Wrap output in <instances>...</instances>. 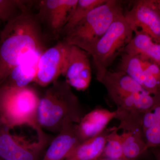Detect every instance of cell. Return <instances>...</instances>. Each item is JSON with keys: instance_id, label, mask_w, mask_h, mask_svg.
<instances>
[{"instance_id": "obj_3", "label": "cell", "mask_w": 160, "mask_h": 160, "mask_svg": "<svg viewBox=\"0 0 160 160\" xmlns=\"http://www.w3.org/2000/svg\"><path fill=\"white\" fill-rule=\"evenodd\" d=\"M40 95L32 86H0V121L10 129L27 126L34 129L38 138L46 135L38 122Z\"/></svg>"}, {"instance_id": "obj_14", "label": "cell", "mask_w": 160, "mask_h": 160, "mask_svg": "<svg viewBox=\"0 0 160 160\" xmlns=\"http://www.w3.org/2000/svg\"><path fill=\"white\" fill-rule=\"evenodd\" d=\"M119 70L124 72L146 91L160 92V86L154 78L144 68L142 59L138 55L124 53L120 62Z\"/></svg>"}, {"instance_id": "obj_13", "label": "cell", "mask_w": 160, "mask_h": 160, "mask_svg": "<svg viewBox=\"0 0 160 160\" xmlns=\"http://www.w3.org/2000/svg\"><path fill=\"white\" fill-rule=\"evenodd\" d=\"M115 110L102 108L93 109L84 115L77 124V132L81 143L97 136L106 129L109 123L115 119Z\"/></svg>"}, {"instance_id": "obj_18", "label": "cell", "mask_w": 160, "mask_h": 160, "mask_svg": "<svg viewBox=\"0 0 160 160\" xmlns=\"http://www.w3.org/2000/svg\"><path fill=\"white\" fill-rule=\"evenodd\" d=\"M111 128L106 129L97 136L80 143L65 160H96L100 158Z\"/></svg>"}, {"instance_id": "obj_17", "label": "cell", "mask_w": 160, "mask_h": 160, "mask_svg": "<svg viewBox=\"0 0 160 160\" xmlns=\"http://www.w3.org/2000/svg\"><path fill=\"white\" fill-rule=\"evenodd\" d=\"M160 103V92L147 91L135 92L126 97L117 106V109L143 115Z\"/></svg>"}, {"instance_id": "obj_1", "label": "cell", "mask_w": 160, "mask_h": 160, "mask_svg": "<svg viewBox=\"0 0 160 160\" xmlns=\"http://www.w3.org/2000/svg\"><path fill=\"white\" fill-rule=\"evenodd\" d=\"M45 50L42 25L30 8L6 23L0 33V86L26 57Z\"/></svg>"}, {"instance_id": "obj_22", "label": "cell", "mask_w": 160, "mask_h": 160, "mask_svg": "<svg viewBox=\"0 0 160 160\" xmlns=\"http://www.w3.org/2000/svg\"><path fill=\"white\" fill-rule=\"evenodd\" d=\"M116 127L111 128L106 139V146L100 158L110 160L124 159L123 140L121 133Z\"/></svg>"}, {"instance_id": "obj_27", "label": "cell", "mask_w": 160, "mask_h": 160, "mask_svg": "<svg viewBox=\"0 0 160 160\" xmlns=\"http://www.w3.org/2000/svg\"><path fill=\"white\" fill-rule=\"evenodd\" d=\"M96 160H127L126 159H119V160H110V159H106V158H99L98 159Z\"/></svg>"}, {"instance_id": "obj_15", "label": "cell", "mask_w": 160, "mask_h": 160, "mask_svg": "<svg viewBox=\"0 0 160 160\" xmlns=\"http://www.w3.org/2000/svg\"><path fill=\"white\" fill-rule=\"evenodd\" d=\"M44 51L36 52L26 57L12 70L2 86L24 87L33 82L37 75L40 58Z\"/></svg>"}, {"instance_id": "obj_26", "label": "cell", "mask_w": 160, "mask_h": 160, "mask_svg": "<svg viewBox=\"0 0 160 160\" xmlns=\"http://www.w3.org/2000/svg\"><path fill=\"white\" fill-rule=\"evenodd\" d=\"M155 2L158 9L160 12V0H155Z\"/></svg>"}, {"instance_id": "obj_24", "label": "cell", "mask_w": 160, "mask_h": 160, "mask_svg": "<svg viewBox=\"0 0 160 160\" xmlns=\"http://www.w3.org/2000/svg\"><path fill=\"white\" fill-rule=\"evenodd\" d=\"M142 59L144 68L154 78L160 86V67L153 62L149 60Z\"/></svg>"}, {"instance_id": "obj_25", "label": "cell", "mask_w": 160, "mask_h": 160, "mask_svg": "<svg viewBox=\"0 0 160 160\" xmlns=\"http://www.w3.org/2000/svg\"><path fill=\"white\" fill-rule=\"evenodd\" d=\"M149 149L151 150L155 160H160V148H151Z\"/></svg>"}, {"instance_id": "obj_16", "label": "cell", "mask_w": 160, "mask_h": 160, "mask_svg": "<svg viewBox=\"0 0 160 160\" xmlns=\"http://www.w3.org/2000/svg\"><path fill=\"white\" fill-rule=\"evenodd\" d=\"M134 33V35L123 50L124 53L139 56L143 59L155 63L160 68V44L155 42L142 31L136 30Z\"/></svg>"}, {"instance_id": "obj_10", "label": "cell", "mask_w": 160, "mask_h": 160, "mask_svg": "<svg viewBox=\"0 0 160 160\" xmlns=\"http://www.w3.org/2000/svg\"><path fill=\"white\" fill-rule=\"evenodd\" d=\"M70 45L61 41L45 50L40 58L36 78L33 82L46 87L57 81L62 72Z\"/></svg>"}, {"instance_id": "obj_20", "label": "cell", "mask_w": 160, "mask_h": 160, "mask_svg": "<svg viewBox=\"0 0 160 160\" xmlns=\"http://www.w3.org/2000/svg\"><path fill=\"white\" fill-rule=\"evenodd\" d=\"M123 140L124 159L136 160L149 150L147 147L142 129L134 131H123L121 133Z\"/></svg>"}, {"instance_id": "obj_19", "label": "cell", "mask_w": 160, "mask_h": 160, "mask_svg": "<svg viewBox=\"0 0 160 160\" xmlns=\"http://www.w3.org/2000/svg\"><path fill=\"white\" fill-rule=\"evenodd\" d=\"M142 128L148 149L160 148V103L144 114Z\"/></svg>"}, {"instance_id": "obj_8", "label": "cell", "mask_w": 160, "mask_h": 160, "mask_svg": "<svg viewBox=\"0 0 160 160\" xmlns=\"http://www.w3.org/2000/svg\"><path fill=\"white\" fill-rule=\"evenodd\" d=\"M78 0H41L38 1L36 14L41 25L47 27L56 37L61 35L71 18Z\"/></svg>"}, {"instance_id": "obj_28", "label": "cell", "mask_w": 160, "mask_h": 160, "mask_svg": "<svg viewBox=\"0 0 160 160\" xmlns=\"http://www.w3.org/2000/svg\"></svg>"}, {"instance_id": "obj_9", "label": "cell", "mask_w": 160, "mask_h": 160, "mask_svg": "<svg viewBox=\"0 0 160 160\" xmlns=\"http://www.w3.org/2000/svg\"><path fill=\"white\" fill-rule=\"evenodd\" d=\"M89 53L76 46H69L62 75L65 81L78 91H85L91 81V69Z\"/></svg>"}, {"instance_id": "obj_23", "label": "cell", "mask_w": 160, "mask_h": 160, "mask_svg": "<svg viewBox=\"0 0 160 160\" xmlns=\"http://www.w3.org/2000/svg\"><path fill=\"white\" fill-rule=\"evenodd\" d=\"M31 1L0 0V22L6 23L31 8Z\"/></svg>"}, {"instance_id": "obj_12", "label": "cell", "mask_w": 160, "mask_h": 160, "mask_svg": "<svg viewBox=\"0 0 160 160\" xmlns=\"http://www.w3.org/2000/svg\"><path fill=\"white\" fill-rule=\"evenodd\" d=\"M117 107L126 97L135 92L146 91L124 72L108 70L100 82Z\"/></svg>"}, {"instance_id": "obj_2", "label": "cell", "mask_w": 160, "mask_h": 160, "mask_svg": "<svg viewBox=\"0 0 160 160\" xmlns=\"http://www.w3.org/2000/svg\"><path fill=\"white\" fill-rule=\"evenodd\" d=\"M83 116L79 100L65 80L52 83L40 98L38 122L42 129L58 134L66 123L78 124Z\"/></svg>"}, {"instance_id": "obj_5", "label": "cell", "mask_w": 160, "mask_h": 160, "mask_svg": "<svg viewBox=\"0 0 160 160\" xmlns=\"http://www.w3.org/2000/svg\"><path fill=\"white\" fill-rule=\"evenodd\" d=\"M133 33L123 13L115 19L95 45L89 55L92 57L97 80L99 82H101L117 57L129 44Z\"/></svg>"}, {"instance_id": "obj_7", "label": "cell", "mask_w": 160, "mask_h": 160, "mask_svg": "<svg viewBox=\"0 0 160 160\" xmlns=\"http://www.w3.org/2000/svg\"><path fill=\"white\" fill-rule=\"evenodd\" d=\"M124 16L133 32L142 31L160 44V12L155 0L136 1Z\"/></svg>"}, {"instance_id": "obj_11", "label": "cell", "mask_w": 160, "mask_h": 160, "mask_svg": "<svg viewBox=\"0 0 160 160\" xmlns=\"http://www.w3.org/2000/svg\"><path fill=\"white\" fill-rule=\"evenodd\" d=\"M77 124L67 122L52 140L41 160H65L81 143L78 137Z\"/></svg>"}, {"instance_id": "obj_4", "label": "cell", "mask_w": 160, "mask_h": 160, "mask_svg": "<svg viewBox=\"0 0 160 160\" xmlns=\"http://www.w3.org/2000/svg\"><path fill=\"white\" fill-rule=\"evenodd\" d=\"M123 13L121 1L107 0L90 11L81 22L64 36L63 41L89 54L112 23Z\"/></svg>"}, {"instance_id": "obj_29", "label": "cell", "mask_w": 160, "mask_h": 160, "mask_svg": "<svg viewBox=\"0 0 160 160\" xmlns=\"http://www.w3.org/2000/svg\"></svg>"}, {"instance_id": "obj_6", "label": "cell", "mask_w": 160, "mask_h": 160, "mask_svg": "<svg viewBox=\"0 0 160 160\" xmlns=\"http://www.w3.org/2000/svg\"><path fill=\"white\" fill-rule=\"evenodd\" d=\"M0 121V160H40L51 140L48 136L34 142L25 136L12 134Z\"/></svg>"}, {"instance_id": "obj_21", "label": "cell", "mask_w": 160, "mask_h": 160, "mask_svg": "<svg viewBox=\"0 0 160 160\" xmlns=\"http://www.w3.org/2000/svg\"><path fill=\"white\" fill-rule=\"evenodd\" d=\"M107 0H78L74 11L61 34L65 36L77 26L92 9L102 5Z\"/></svg>"}]
</instances>
